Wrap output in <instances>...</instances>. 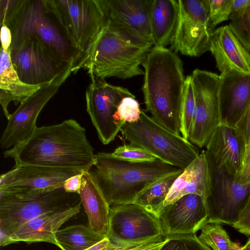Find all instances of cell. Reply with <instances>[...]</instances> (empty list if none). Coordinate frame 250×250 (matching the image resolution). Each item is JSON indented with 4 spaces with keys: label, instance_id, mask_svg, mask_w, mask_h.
<instances>
[{
    "label": "cell",
    "instance_id": "f6af8a7d",
    "mask_svg": "<svg viewBox=\"0 0 250 250\" xmlns=\"http://www.w3.org/2000/svg\"><path fill=\"white\" fill-rule=\"evenodd\" d=\"M241 250H250V239H249L245 245L242 247Z\"/></svg>",
    "mask_w": 250,
    "mask_h": 250
},
{
    "label": "cell",
    "instance_id": "277c9868",
    "mask_svg": "<svg viewBox=\"0 0 250 250\" xmlns=\"http://www.w3.org/2000/svg\"><path fill=\"white\" fill-rule=\"evenodd\" d=\"M0 23L7 25L12 42L27 37H35L54 53L73 66L76 73L82 62L81 53L68 41L49 12L45 0H0Z\"/></svg>",
    "mask_w": 250,
    "mask_h": 250
},
{
    "label": "cell",
    "instance_id": "ab89813d",
    "mask_svg": "<svg viewBox=\"0 0 250 250\" xmlns=\"http://www.w3.org/2000/svg\"><path fill=\"white\" fill-rule=\"evenodd\" d=\"M1 48L8 50L12 42V35L10 29L4 24H1L0 30Z\"/></svg>",
    "mask_w": 250,
    "mask_h": 250
},
{
    "label": "cell",
    "instance_id": "ac0fdd59",
    "mask_svg": "<svg viewBox=\"0 0 250 250\" xmlns=\"http://www.w3.org/2000/svg\"><path fill=\"white\" fill-rule=\"evenodd\" d=\"M219 76L221 124L235 129L250 104V73L229 71Z\"/></svg>",
    "mask_w": 250,
    "mask_h": 250
},
{
    "label": "cell",
    "instance_id": "9c48e42d",
    "mask_svg": "<svg viewBox=\"0 0 250 250\" xmlns=\"http://www.w3.org/2000/svg\"><path fill=\"white\" fill-rule=\"evenodd\" d=\"M84 172L64 167L16 165L0 177V197L23 198L62 188L68 178Z\"/></svg>",
    "mask_w": 250,
    "mask_h": 250
},
{
    "label": "cell",
    "instance_id": "836d02e7",
    "mask_svg": "<svg viewBox=\"0 0 250 250\" xmlns=\"http://www.w3.org/2000/svg\"><path fill=\"white\" fill-rule=\"evenodd\" d=\"M110 154L116 159L132 163L153 161L159 159L147 150L131 144L120 146Z\"/></svg>",
    "mask_w": 250,
    "mask_h": 250
},
{
    "label": "cell",
    "instance_id": "8fae6325",
    "mask_svg": "<svg viewBox=\"0 0 250 250\" xmlns=\"http://www.w3.org/2000/svg\"><path fill=\"white\" fill-rule=\"evenodd\" d=\"M80 203L78 193L67 192L62 188L23 198L0 197V227L11 235L33 218Z\"/></svg>",
    "mask_w": 250,
    "mask_h": 250
},
{
    "label": "cell",
    "instance_id": "d590c367",
    "mask_svg": "<svg viewBox=\"0 0 250 250\" xmlns=\"http://www.w3.org/2000/svg\"><path fill=\"white\" fill-rule=\"evenodd\" d=\"M141 110L135 96H128L121 101L117 108V115L125 123H134L140 119Z\"/></svg>",
    "mask_w": 250,
    "mask_h": 250
},
{
    "label": "cell",
    "instance_id": "d4e9b609",
    "mask_svg": "<svg viewBox=\"0 0 250 250\" xmlns=\"http://www.w3.org/2000/svg\"><path fill=\"white\" fill-rule=\"evenodd\" d=\"M40 88L21 81L11 62L10 49L4 50L0 48V103L7 119L11 114L8 109L10 102L21 103Z\"/></svg>",
    "mask_w": 250,
    "mask_h": 250
},
{
    "label": "cell",
    "instance_id": "e0dca14e",
    "mask_svg": "<svg viewBox=\"0 0 250 250\" xmlns=\"http://www.w3.org/2000/svg\"><path fill=\"white\" fill-rule=\"evenodd\" d=\"M166 237L196 234L208 221V212L202 197L188 194L164 207L159 217Z\"/></svg>",
    "mask_w": 250,
    "mask_h": 250
},
{
    "label": "cell",
    "instance_id": "d6986e66",
    "mask_svg": "<svg viewBox=\"0 0 250 250\" xmlns=\"http://www.w3.org/2000/svg\"><path fill=\"white\" fill-rule=\"evenodd\" d=\"M205 146L208 159L214 167L236 177L242 168L244 147L235 128L221 124Z\"/></svg>",
    "mask_w": 250,
    "mask_h": 250
},
{
    "label": "cell",
    "instance_id": "4fadbf2b",
    "mask_svg": "<svg viewBox=\"0 0 250 250\" xmlns=\"http://www.w3.org/2000/svg\"><path fill=\"white\" fill-rule=\"evenodd\" d=\"M107 236L115 243L129 245L166 235L160 219L132 203L110 208Z\"/></svg>",
    "mask_w": 250,
    "mask_h": 250
},
{
    "label": "cell",
    "instance_id": "83f0119b",
    "mask_svg": "<svg viewBox=\"0 0 250 250\" xmlns=\"http://www.w3.org/2000/svg\"><path fill=\"white\" fill-rule=\"evenodd\" d=\"M56 237L62 250H85L105 237L98 234L89 226L79 224L59 229Z\"/></svg>",
    "mask_w": 250,
    "mask_h": 250
},
{
    "label": "cell",
    "instance_id": "603a6c76",
    "mask_svg": "<svg viewBox=\"0 0 250 250\" xmlns=\"http://www.w3.org/2000/svg\"><path fill=\"white\" fill-rule=\"evenodd\" d=\"M211 188V175L205 150H203L174 182L164 203L171 204L188 194H197L205 201Z\"/></svg>",
    "mask_w": 250,
    "mask_h": 250
},
{
    "label": "cell",
    "instance_id": "4dcf8cb0",
    "mask_svg": "<svg viewBox=\"0 0 250 250\" xmlns=\"http://www.w3.org/2000/svg\"><path fill=\"white\" fill-rule=\"evenodd\" d=\"M230 29L243 45L250 52V5L229 16Z\"/></svg>",
    "mask_w": 250,
    "mask_h": 250
},
{
    "label": "cell",
    "instance_id": "ee69618b",
    "mask_svg": "<svg viewBox=\"0 0 250 250\" xmlns=\"http://www.w3.org/2000/svg\"><path fill=\"white\" fill-rule=\"evenodd\" d=\"M250 164V138L244 147L242 168Z\"/></svg>",
    "mask_w": 250,
    "mask_h": 250
},
{
    "label": "cell",
    "instance_id": "52a82bcc",
    "mask_svg": "<svg viewBox=\"0 0 250 250\" xmlns=\"http://www.w3.org/2000/svg\"><path fill=\"white\" fill-rule=\"evenodd\" d=\"M72 45L85 58L107 22L101 0H45Z\"/></svg>",
    "mask_w": 250,
    "mask_h": 250
},
{
    "label": "cell",
    "instance_id": "74e56055",
    "mask_svg": "<svg viewBox=\"0 0 250 250\" xmlns=\"http://www.w3.org/2000/svg\"><path fill=\"white\" fill-rule=\"evenodd\" d=\"M235 130L244 147H245L250 138V104L237 125Z\"/></svg>",
    "mask_w": 250,
    "mask_h": 250
},
{
    "label": "cell",
    "instance_id": "8992f818",
    "mask_svg": "<svg viewBox=\"0 0 250 250\" xmlns=\"http://www.w3.org/2000/svg\"><path fill=\"white\" fill-rule=\"evenodd\" d=\"M121 131L130 144L144 149L159 160L182 169L200 154L198 147L189 140L161 126L143 110L138 121L125 123Z\"/></svg>",
    "mask_w": 250,
    "mask_h": 250
},
{
    "label": "cell",
    "instance_id": "2e32d148",
    "mask_svg": "<svg viewBox=\"0 0 250 250\" xmlns=\"http://www.w3.org/2000/svg\"><path fill=\"white\" fill-rule=\"evenodd\" d=\"M60 86L41 87L20 103L11 114L0 138L1 147L10 148L27 139L37 128V118L48 102L55 95Z\"/></svg>",
    "mask_w": 250,
    "mask_h": 250
},
{
    "label": "cell",
    "instance_id": "6da1fadb",
    "mask_svg": "<svg viewBox=\"0 0 250 250\" xmlns=\"http://www.w3.org/2000/svg\"><path fill=\"white\" fill-rule=\"evenodd\" d=\"M16 165L32 164L72 167L89 171L95 164L94 149L86 130L74 119L37 127L24 142L5 150Z\"/></svg>",
    "mask_w": 250,
    "mask_h": 250
},
{
    "label": "cell",
    "instance_id": "ba28073f",
    "mask_svg": "<svg viewBox=\"0 0 250 250\" xmlns=\"http://www.w3.org/2000/svg\"><path fill=\"white\" fill-rule=\"evenodd\" d=\"M11 62L20 79L30 85L60 86L72 73V65L63 61L40 40L27 37L12 42Z\"/></svg>",
    "mask_w": 250,
    "mask_h": 250
},
{
    "label": "cell",
    "instance_id": "30bf717a",
    "mask_svg": "<svg viewBox=\"0 0 250 250\" xmlns=\"http://www.w3.org/2000/svg\"><path fill=\"white\" fill-rule=\"evenodd\" d=\"M178 18L170 50L189 57L209 50L210 25L208 0H178Z\"/></svg>",
    "mask_w": 250,
    "mask_h": 250
},
{
    "label": "cell",
    "instance_id": "1f68e13d",
    "mask_svg": "<svg viewBox=\"0 0 250 250\" xmlns=\"http://www.w3.org/2000/svg\"><path fill=\"white\" fill-rule=\"evenodd\" d=\"M157 250H212L202 242L196 234L167 236Z\"/></svg>",
    "mask_w": 250,
    "mask_h": 250
},
{
    "label": "cell",
    "instance_id": "ffe728a7",
    "mask_svg": "<svg viewBox=\"0 0 250 250\" xmlns=\"http://www.w3.org/2000/svg\"><path fill=\"white\" fill-rule=\"evenodd\" d=\"M150 1L101 0V2L108 21L152 42L149 20Z\"/></svg>",
    "mask_w": 250,
    "mask_h": 250
},
{
    "label": "cell",
    "instance_id": "b9f144b4",
    "mask_svg": "<svg viewBox=\"0 0 250 250\" xmlns=\"http://www.w3.org/2000/svg\"><path fill=\"white\" fill-rule=\"evenodd\" d=\"M16 243L11 237V235L0 227V246L4 247L10 244Z\"/></svg>",
    "mask_w": 250,
    "mask_h": 250
},
{
    "label": "cell",
    "instance_id": "f35d334b",
    "mask_svg": "<svg viewBox=\"0 0 250 250\" xmlns=\"http://www.w3.org/2000/svg\"><path fill=\"white\" fill-rule=\"evenodd\" d=\"M84 172L72 176L66 180L63 184V189L67 192L79 193Z\"/></svg>",
    "mask_w": 250,
    "mask_h": 250
},
{
    "label": "cell",
    "instance_id": "d6a6232c",
    "mask_svg": "<svg viewBox=\"0 0 250 250\" xmlns=\"http://www.w3.org/2000/svg\"><path fill=\"white\" fill-rule=\"evenodd\" d=\"M166 240V237H161L141 244L124 245L115 243L106 236L85 250H157Z\"/></svg>",
    "mask_w": 250,
    "mask_h": 250
},
{
    "label": "cell",
    "instance_id": "5b68a950",
    "mask_svg": "<svg viewBox=\"0 0 250 250\" xmlns=\"http://www.w3.org/2000/svg\"><path fill=\"white\" fill-rule=\"evenodd\" d=\"M95 160L94 168L89 173L109 206L133 203L152 183L182 170L159 159L132 163L116 159L107 152L95 154Z\"/></svg>",
    "mask_w": 250,
    "mask_h": 250
},
{
    "label": "cell",
    "instance_id": "f546056e",
    "mask_svg": "<svg viewBox=\"0 0 250 250\" xmlns=\"http://www.w3.org/2000/svg\"><path fill=\"white\" fill-rule=\"evenodd\" d=\"M196 114V104L191 76L186 77L184 98L181 115V134L188 140Z\"/></svg>",
    "mask_w": 250,
    "mask_h": 250
},
{
    "label": "cell",
    "instance_id": "e575fe53",
    "mask_svg": "<svg viewBox=\"0 0 250 250\" xmlns=\"http://www.w3.org/2000/svg\"><path fill=\"white\" fill-rule=\"evenodd\" d=\"M233 0H208L209 17L211 28L229 20Z\"/></svg>",
    "mask_w": 250,
    "mask_h": 250
},
{
    "label": "cell",
    "instance_id": "44dd1931",
    "mask_svg": "<svg viewBox=\"0 0 250 250\" xmlns=\"http://www.w3.org/2000/svg\"><path fill=\"white\" fill-rule=\"evenodd\" d=\"M209 51L221 74L229 71L250 73V52L243 45L228 25L211 33Z\"/></svg>",
    "mask_w": 250,
    "mask_h": 250
},
{
    "label": "cell",
    "instance_id": "4316f807",
    "mask_svg": "<svg viewBox=\"0 0 250 250\" xmlns=\"http://www.w3.org/2000/svg\"><path fill=\"white\" fill-rule=\"evenodd\" d=\"M184 169L165 176L141 191L133 203L144 208L159 219L166 198L176 179Z\"/></svg>",
    "mask_w": 250,
    "mask_h": 250
},
{
    "label": "cell",
    "instance_id": "7bdbcfd3",
    "mask_svg": "<svg viewBox=\"0 0 250 250\" xmlns=\"http://www.w3.org/2000/svg\"><path fill=\"white\" fill-rule=\"evenodd\" d=\"M250 5V0H233L232 12L241 10Z\"/></svg>",
    "mask_w": 250,
    "mask_h": 250
},
{
    "label": "cell",
    "instance_id": "5bb4252c",
    "mask_svg": "<svg viewBox=\"0 0 250 250\" xmlns=\"http://www.w3.org/2000/svg\"><path fill=\"white\" fill-rule=\"evenodd\" d=\"M191 76L196 114L188 140L202 148L221 124L218 98L220 76L199 69H194Z\"/></svg>",
    "mask_w": 250,
    "mask_h": 250
},
{
    "label": "cell",
    "instance_id": "9a60e30c",
    "mask_svg": "<svg viewBox=\"0 0 250 250\" xmlns=\"http://www.w3.org/2000/svg\"><path fill=\"white\" fill-rule=\"evenodd\" d=\"M211 188L205 202L208 223L232 225L237 220L250 191V184H242L208 161Z\"/></svg>",
    "mask_w": 250,
    "mask_h": 250
},
{
    "label": "cell",
    "instance_id": "484cf974",
    "mask_svg": "<svg viewBox=\"0 0 250 250\" xmlns=\"http://www.w3.org/2000/svg\"><path fill=\"white\" fill-rule=\"evenodd\" d=\"M178 11L177 0H151L149 20L154 46L166 47L170 44Z\"/></svg>",
    "mask_w": 250,
    "mask_h": 250
},
{
    "label": "cell",
    "instance_id": "7a4b0ae2",
    "mask_svg": "<svg viewBox=\"0 0 250 250\" xmlns=\"http://www.w3.org/2000/svg\"><path fill=\"white\" fill-rule=\"evenodd\" d=\"M142 66L146 110L159 125L181 135L186 80L182 61L167 47L153 46Z\"/></svg>",
    "mask_w": 250,
    "mask_h": 250
},
{
    "label": "cell",
    "instance_id": "cb8c5ba5",
    "mask_svg": "<svg viewBox=\"0 0 250 250\" xmlns=\"http://www.w3.org/2000/svg\"><path fill=\"white\" fill-rule=\"evenodd\" d=\"M88 220V226L98 234L106 237L110 208L89 171L84 173L79 192Z\"/></svg>",
    "mask_w": 250,
    "mask_h": 250
},
{
    "label": "cell",
    "instance_id": "60d3db41",
    "mask_svg": "<svg viewBox=\"0 0 250 250\" xmlns=\"http://www.w3.org/2000/svg\"><path fill=\"white\" fill-rule=\"evenodd\" d=\"M235 178L242 184H250V164L243 168Z\"/></svg>",
    "mask_w": 250,
    "mask_h": 250
},
{
    "label": "cell",
    "instance_id": "8d00e7d4",
    "mask_svg": "<svg viewBox=\"0 0 250 250\" xmlns=\"http://www.w3.org/2000/svg\"><path fill=\"white\" fill-rule=\"evenodd\" d=\"M232 226L239 232L250 236V191L237 221Z\"/></svg>",
    "mask_w": 250,
    "mask_h": 250
},
{
    "label": "cell",
    "instance_id": "f1b7e54d",
    "mask_svg": "<svg viewBox=\"0 0 250 250\" xmlns=\"http://www.w3.org/2000/svg\"><path fill=\"white\" fill-rule=\"evenodd\" d=\"M212 250H241L242 247L231 240L226 230L218 224L207 223L198 237Z\"/></svg>",
    "mask_w": 250,
    "mask_h": 250
},
{
    "label": "cell",
    "instance_id": "3957f363",
    "mask_svg": "<svg viewBox=\"0 0 250 250\" xmlns=\"http://www.w3.org/2000/svg\"><path fill=\"white\" fill-rule=\"evenodd\" d=\"M153 46L151 42L107 20L82 67L87 70L91 80L111 77L125 80L144 75L141 66Z\"/></svg>",
    "mask_w": 250,
    "mask_h": 250
},
{
    "label": "cell",
    "instance_id": "7402d4cb",
    "mask_svg": "<svg viewBox=\"0 0 250 250\" xmlns=\"http://www.w3.org/2000/svg\"><path fill=\"white\" fill-rule=\"evenodd\" d=\"M82 205L80 203L74 207L47 212L33 218L18 227L11 237L16 243L44 242L60 248L56 232L62 225L80 212Z\"/></svg>",
    "mask_w": 250,
    "mask_h": 250
},
{
    "label": "cell",
    "instance_id": "7c38bea8",
    "mask_svg": "<svg viewBox=\"0 0 250 250\" xmlns=\"http://www.w3.org/2000/svg\"><path fill=\"white\" fill-rule=\"evenodd\" d=\"M128 96L135 97L127 88L104 79L91 80L85 94L86 111L103 144L113 141L125 124L118 118L117 110L122 99Z\"/></svg>",
    "mask_w": 250,
    "mask_h": 250
}]
</instances>
